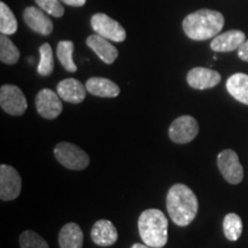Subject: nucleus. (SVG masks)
I'll return each instance as SVG.
<instances>
[{"label": "nucleus", "mask_w": 248, "mask_h": 248, "mask_svg": "<svg viewBox=\"0 0 248 248\" xmlns=\"http://www.w3.org/2000/svg\"><path fill=\"white\" fill-rule=\"evenodd\" d=\"M167 210L175 224L186 226L193 222L199 210L197 195L188 186L175 184L167 195Z\"/></svg>", "instance_id": "nucleus-1"}, {"label": "nucleus", "mask_w": 248, "mask_h": 248, "mask_svg": "<svg viewBox=\"0 0 248 248\" xmlns=\"http://www.w3.org/2000/svg\"><path fill=\"white\" fill-rule=\"evenodd\" d=\"M224 27V16L213 9H199L188 14L183 20L185 35L193 40H207L214 38Z\"/></svg>", "instance_id": "nucleus-2"}, {"label": "nucleus", "mask_w": 248, "mask_h": 248, "mask_svg": "<svg viewBox=\"0 0 248 248\" xmlns=\"http://www.w3.org/2000/svg\"><path fill=\"white\" fill-rule=\"evenodd\" d=\"M138 230L144 244L162 248L168 241V218L159 209H147L139 216Z\"/></svg>", "instance_id": "nucleus-3"}, {"label": "nucleus", "mask_w": 248, "mask_h": 248, "mask_svg": "<svg viewBox=\"0 0 248 248\" xmlns=\"http://www.w3.org/2000/svg\"><path fill=\"white\" fill-rule=\"evenodd\" d=\"M54 156L62 166L70 170H83L90 164V157L82 148L70 142H59Z\"/></svg>", "instance_id": "nucleus-4"}, {"label": "nucleus", "mask_w": 248, "mask_h": 248, "mask_svg": "<svg viewBox=\"0 0 248 248\" xmlns=\"http://www.w3.org/2000/svg\"><path fill=\"white\" fill-rule=\"evenodd\" d=\"M0 106L9 115L21 116L26 113L28 102L18 86L5 84L0 88Z\"/></svg>", "instance_id": "nucleus-5"}, {"label": "nucleus", "mask_w": 248, "mask_h": 248, "mask_svg": "<svg viewBox=\"0 0 248 248\" xmlns=\"http://www.w3.org/2000/svg\"><path fill=\"white\" fill-rule=\"evenodd\" d=\"M91 27L95 33L104 38L115 43H122L126 38V32L124 28L104 13H97L91 17Z\"/></svg>", "instance_id": "nucleus-6"}, {"label": "nucleus", "mask_w": 248, "mask_h": 248, "mask_svg": "<svg viewBox=\"0 0 248 248\" xmlns=\"http://www.w3.org/2000/svg\"><path fill=\"white\" fill-rule=\"evenodd\" d=\"M217 166L223 177L230 184H239L244 178V168L239 156L232 150H224L217 156Z\"/></svg>", "instance_id": "nucleus-7"}, {"label": "nucleus", "mask_w": 248, "mask_h": 248, "mask_svg": "<svg viewBox=\"0 0 248 248\" xmlns=\"http://www.w3.org/2000/svg\"><path fill=\"white\" fill-rule=\"evenodd\" d=\"M22 190V179L13 167L0 166V198L2 201L16 199Z\"/></svg>", "instance_id": "nucleus-8"}, {"label": "nucleus", "mask_w": 248, "mask_h": 248, "mask_svg": "<svg viewBox=\"0 0 248 248\" xmlns=\"http://www.w3.org/2000/svg\"><path fill=\"white\" fill-rule=\"evenodd\" d=\"M199 133V124L190 115L179 116L169 128V137L176 144H187Z\"/></svg>", "instance_id": "nucleus-9"}, {"label": "nucleus", "mask_w": 248, "mask_h": 248, "mask_svg": "<svg viewBox=\"0 0 248 248\" xmlns=\"http://www.w3.org/2000/svg\"><path fill=\"white\" fill-rule=\"evenodd\" d=\"M36 108L40 116L46 120H54L62 113L60 95L49 89H43L36 95Z\"/></svg>", "instance_id": "nucleus-10"}, {"label": "nucleus", "mask_w": 248, "mask_h": 248, "mask_svg": "<svg viewBox=\"0 0 248 248\" xmlns=\"http://www.w3.org/2000/svg\"><path fill=\"white\" fill-rule=\"evenodd\" d=\"M23 20L28 27L42 36H49L53 32V23L42 8L29 6L23 11Z\"/></svg>", "instance_id": "nucleus-11"}, {"label": "nucleus", "mask_w": 248, "mask_h": 248, "mask_svg": "<svg viewBox=\"0 0 248 248\" xmlns=\"http://www.w3.org/2000/svg\"><path fill=\"white\" fill-rule=\"evenodd\" d=\"M188 85L197 90L212 89L221 82V75L215 70L203 67H195L186 76Z\"/></svg>", "instance_id": "nucleus-12"}, {"label": "nucleus", "mask_w": 248, "mask_h": 248, "mask_svg": "<svg viewBox=\"0 0 248 248\" xmlns=\"http://www.w3.org/2000/svg\"><path fill=\"white\" fill-rule=\"evenodd\" d=\"M246 36L241 30H229L221 35L214 37L210 48L215 52H232L244 44Z\"/></svg>", "instance_id": "nucleus-13"}, {"label": "nucleus", "mask_w": 248, "mask_h": 248, "mask_svg": "<svg viewBox=\"0 0 248 248\" xmlns=\"http://www.w3.org/2000/svg\"><path fill=\"white\" fill-rule=\"evenodd\" d=\"M86 86L78 79L67 78L61 80L57 86V93L63 101L70 104H80L86 97Z\"/></svg>", "instance_id": "nucleus-14"}, {"label": "nucleus", "mask_w": 248, "mask_h": 248, "mask_svg": "<svg viewBox=\"0 0 248 248\" xmlns=\"http://www.w3.org/2000/svg\"><path fill=\"white\" fill-rule=\"evenodd\" d=\"M92 241L101 247H108L117 241V230L115 225L108 219H100L94 223L91 230Z\"/></svg>", "instance_id": "nucleus-15"}, {"label": "nucleus", "mask_w": 248, "mask_h": 248, "mask_svg": "<svg viewBox=\"0 0 248 248\" xmlns=\"http://www.w3.org/2000/svg\"><path fill=\"white\" fill-rule=\"evenodd\" d=\"M86 45L106 64H111L119 57V51L115 46L111 45L108 39L104 38L98 33L89 36L86 39Z\"/></svg>", "instance_id": "nucleus-16"}, {"label": "nucleus", "mask_w": 248, "mask_h": 248, "mask_svg": "<svg viewBox=\"0 0 248 248\" xmlns=\"http://www.w3.org/2000/svg\"><path fill=\"white\" fill-rule=\"evenodd\" d=\"M89 93L101 98H115L120 94V88L113 80L104 77H91L86 82Z\"/></svg>", "instance_id": "nucleus-17"}, {"label": "nucleus", "mask_w": 248, "mask_h": 248, "mask_svg": "<svg viewBox=\"0 0 248 248\" xmlns=\"http://www.w3.org/2000/svg\"><path fill=\"white\" fill-rule=\"evenodd\" d=\"M83 241H84V235L78 224L70 222L62 226L59 233L60 248H82Z\"/></svg>", "instance_id": "nucleus-18"}, {"label": "nucleus", "mask_w": 248, "mask_h": 248, "mask_svg": "<svg viewBox=\"0 0 248 248\" xmlns=\"http://www.w3.org/2000/svg\"><path fill=\"white\" fill-rule=\"evenodd\" d=\"M226 90L235 100L248 105V75L237 73L226 80Z\"/></svg>", "instance_id": "nucleus-19"}, {"label": "nucleus", "mask_w": 248, "mask_h": 248, "mask_svg": "<svg viewBox=\"0 0 248 248\" xmlns=\"http://www.w3.org/2000/svg\"><path fill=\"white\" fill-rule=\"evenodd\" d=\"M74 53V43L70 40H61L59 42L57 47V57L60 63L63 66L64 69L69 73H75L77 66L73 60Z\"/></svg>", "instance_id": "nucleus-20"}, {"label": "nucleus", "mask_w": 248, "mask_h": 248, "mask_svg": "<svg viewBox=\"0 0 248 248\" xmlns=\"http://www.w3.org/2000/svg\"><path fill=\"white\" fill-rule=\"evenodd\" d=\"M223 231L228 240L235 241L239 239L243 233V221L240 216L234 213L228 214L223 221Z\"/></svg>", "instance_id": "nucleus-21"}, {"label": "nucleus", "mask_w": 248, "mask_h": 248, "mask_svg": "<svg viewBox=\"0 0 248 248\" xmlns=\"http://www.w3.org/2000/svg\"><path fill=\"white\" fill-rule=\"evenodd\" d=\"M18 60H20L18 48L8 37L1 35L0 37V61L2 63L12 66V64L17 63Z\"/></svg>", "instance_id": "nucleus-22"}, {"label": "nucleus", "mask_w": 248, "mask_h": 248, "mask_svg": "<svg viewBox=\"0 0 248 248\" xmlns=\"http://www.w3.org/2000/svg\"><path fill=\"white\" fill-rule=\"evenodd\" d=\"M17 30V21L12 9L5 4L0 2V32L1 35H14Z\"/></svg>", "instance_id": "nucleus-23"}, {"label": "nucleus", "mask_w": 248, "mask_h": 248, "mask_svg": "<svg viewBox=\"0 0 248 248\" xmlns=\"http://www.w3.org/2000/svg\"><path fill=\"white\" fill-rule=\"evenodd\" d=\"M40 60L37 71L40 76H48L53 73L54 69V59L53 51H52L51 45L48 43H45L39 47Z\"/></svg>", "instance_id": "nucleus-24"}, {"label": "nucleus", "mask_w": 248, "mask_h": 248, "mask_svg": "<svg viewBox=\"0 0 248 248\" xmlns=\"http://www.w3.org/2000/svg\"><path fill=\"white\" fill-rule=\"evenodd\" d=\"M21 248H49L44 238H42L35 231H24L20 235Z\"/></svg>", "instance_id": "nucleus-25"}, {"label": "nucleus", "mask_w": 248, "mask_h": 248, "mask_svg": "<svg viewBox=\"0 0 248 248\" xmlns=\"http://www.w3.org/2000/svg\"><path fill=\"white\" fill-rule=\"evenodd\" d=\"M35 1L46 14L54 17L63 16L64 8L61 4V0H35Z\"/></svg>", "instance_id": "nucleus-26"}, {"label": "nucleus", "mask_w": 248, "mask_h": 248, "mask_svg": "<svg viewBox=\"0 0 248 248\" xmlns=\"http://www.w3.org/2000/svg\"><path fill=\"white\" fill-rule=\"evenodd\" d=\"M238 57L243 61L248 62V39L245 40L244 44L238 48Z\"/></svg>", "instance_id": "nucleus-27"}, {"label": "nucleus", "mask_w": 248, "mask_h": 248, "mask_svg": "<svg viewBox=\"0 0 248 248\" xmlns=\"http://www.w3.org/2000/svg\"><path fill=\"white\" fill-rule=\"evenodd\" d=\"M61 1L68 6H73V7H82L85 5L86 0H61Z\"/></svg>", "instance_id": "nucleus-28"}, {"label": "nucleus", "mask_w": 248, "mask_h": 248, "mask_svg": "<svg viewBox=\"0 0 248 248\" xmlns=\"http://www.w3.org/2000/svg\"><path fill=\"white\" fill-rule=\"evenodd\" d=\"M131 248H152V247L147 246L146 244H133V246Z\"/></svg>", "instance_id": "nucleus-29"}]
</instances>
